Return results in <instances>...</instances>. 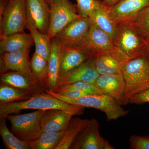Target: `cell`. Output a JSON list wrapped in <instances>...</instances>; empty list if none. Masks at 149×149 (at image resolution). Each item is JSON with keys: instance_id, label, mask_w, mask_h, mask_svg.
Wrapping results in <instances>:
<instances>
[{"instance_id": "6da1fadb", "label": "cell", "mask_w": 149, "mask_h": 149, "mask_svg": "<svg viewBox=\"0 0 149 149\" xmlns=\"http://www.w3.org/2000/svg\"><path fill=\"white\" fill-rule=\"evenodd\" d=\"M125 83L124 105L131 97L149 88V57L141 54L128 59L123 68Z\"/></svg>"}, {"instance_id": "7a4b0ae2", "label": "cell", "mask_w": 149, "mask_h": 149, "mask_svg": "<svg viewBox=\"0 0 149 149\" xmlns=\"http://www.w3.org/2000/svg\"><path fill=\"white\" fill-rule=\"evenodd\" d=\"M45 91L67 103L100 110L106 114L108 121L117 120L129 113V111L124 109L117 101L105 94H92L77 98H71L49 89H45Z\"/></svg>"}, {"instance_id": "3957f363", "label": "cell", "mask_w": 149, "mask_h": 149, "mask_svg": "<svg viewBox=\"0 0 149 149\" xmlns=\"http://www.w3.org/2000/svg\"><path fill=\"white\" fill-rule=\"evenodd\" d=\"M77 106L62 101L45 91L25 100L0 104V118H6L9 115L17 113L22 110L68 109Z\"/></svg>"}, {"instance_id": "277c9868", "label": "cell", "mask_w": 149, "mask_h": 149, "mask_svg": "<svg viewBox=\"0 0 149 149\" xmlns=\"http://www.w3.org/2000/svg\"><path fill=\"white\" fill-rule=\"evenodd\" d=\"M0 11L1 37L24 32L27 29L25 0H8Z\"/></svg>"}, {"instance_id": "5b68a950", "label": "cell", "mask_w": 149, "mask_h": 149, "mask_svg": "<svg viewBox=\"0 0 149 149\" xmlns=\"http://www.w3.org/2000/svg\"><path fill=\"white\" fill-rule=\"evenodd\" d=\"M45 111H37L20 115H9L6 119L11 125V132L21 141L30 142L37 139L43 133L41 119Z\"/></svg>"}, {"instance_id": "8992f818", "label": "cell", "mask_w": 149, "mask_h": 149, "mask_svg": "<svg viewBox=\"0 0 149 149\" xmlns=\"http://www.w3.org/2000/svg\"><path fill=\"white\" fill-rule=\"evenodd\" d=\"M146 38L131 24H118L115 47L128 59L142 54Z\"/></svg>"}, {"instance_id": "52a82bcc", "label": "cell", "mask_w": 149, "mask_h": 149, "mask_svg": "<svg viewBox=\"0 0 149 149\" xmlns=\"http://www.w3.org/2000/svg\"><path fill=\"white\" fill-rule=\"evenodd\" d=\"M50 19L48 36L50 40L72 20L81 16L76 4L70 0H51Z\"/></svg>"}, {"instance_id": "ba28073f", "label": "cell", "mask_w": 149, "mask_h": 149, "mask_svg": "<svg viewBox=\"0 0 149 149\" xmlns=\"http://www.w3.org/2000/svg\"><path fill=\"white\" fill-rule=\"evenodd\" d=\"M98 121L93 118L79 133L70 149H114L109 142L102 137Z\"/></svg>"}, {"instance_id": "9c48e42d", "label": "cell", "mask_w": 149, "mask_h": 149, "mask_svg": "<svg viewBox=\"0 0 149 149\" xmlns=\"http://www.w3.org/2000/svg\"><path fill=\"white\" fill-rule=\"evenodd\" d=\"M85 107L77 106L72 109L47 110L42 116L41 125L43 132L65 130L72 116L82 114Z\"/></svg>"}, {"instance_id": "30bf717a", "label": "cell", "mask_w": 149, "mask_h": 149, "mask_svg": "<svg viewBox=\"0 0 149 149\" xmlns=\"http://www.w3.org/2000/svg\"><path fill=\"white\" fill-rule=\"evenodd\" d=\"M25 5L27 23L48 35L50 8L47 0H25Z\"/></svg>"}, {"instance_id": "8fae6325", "label": "cell", "mask_w": 149, "mask_h": 149, "mask_svg": "<svg viewBox=\"0 0 149 149\" xmlns=\"http://www.w3.org/2000/svg\"><path fill=\"white\" fill-rule=\"evenodd\" d=\"M149 6V0H120L111 7L107 8L118 25L132 23L140 12Z\"/></svg>"}, {"instance_id": "7c38bea8", "label": "cell", "mask_w": 149, "mask_h": 149, "mask_svg": "<svg viewBox=\"0 0 149 149\" xmlns=\"http://www.w3.org/2000/svg\"><path fill=\"white\" fill-rule=\"evenodd\" d=\"M78 46L93 56L115 48L113 40L109 35L92 22Z\"/></svg>"}, {"instance_id": "4fadbf2b", "label": "cell", "mask_w": 149, "mask_h": 149, "mask_svg": "<svg viewBox=\"0 0 149 149\" xmlns=\"http://www.w3.org/2000/svg\"><path fill=\"white\" fill-rule=\"evenodd\" d=\"M93 56L96 70L100 74L122 73L123 68L128 59L116 48Z\"/></svg>"}, {"instance_id": "5bb4252c", "label": "cell", "mask_w": 149, "mask_h": 149, "mask_svg": "<svg viewBox=\"0 0 149 149\" xmlns=\"http://www.w3.org/2000/svg\"><path fill=\"white\" fill-rule=\"evenodd\" d=\"M30 49H24L1 54V74L10 71H18L26 73L34 77L30 67L29 58Z\"/></svg>"}, {"instance_id": "9a60e30c", "label": "cell", "mask_w": 149, "mask_h": 149, "mask_svg": "<svg viewBox=\"0 0 149 149\" xmlns=\"http://www.w3.org/2000/svg\"><path fill=\"white\" fill-rule=\"evenodd\" d=\"M91 23L90 17L80 16L70 22L54 37L64 44L78 46L88 32Z\"/></svg>"}, {"instance_id": "2e32d148", "label": "cell", "mask_w": 149, "mask_h": 149, "mask_svg": "<svg viewBox=\"0 0 149 149\" xmlns=\"http://www.w3.org/2000/svg\"><path fill=\"white\" fill-rule=\"evenodd\" d=\"M100 75L96 70L93 56L80 66L61 76L56 87L78 82L95 84Z\"/></svg>"}, {"instance_id": "e0dca14e", "label": "cell", "mask_w": 149, "mask_h": 149, "mask_svg": "<svg viewBox=\"0 0 149 149\" xmlns=\"http://www.w3.org/2000/svg\"><path fill=\"white\" fill-rule=\"evenodd\" d=\"M61 42L59 77L80 66L93 56L92 54L79 46L67 45Z\"/></svg>"}, {"instance_id": "ac0fdd59", "label": "cell", "mask_w": 149, "mask_h": 149, "mask_svg": "<svg viewBox=\"0 0 149 149\" xmlns=\"http://www.w3.org/2000/svg\"><path fill=\"white\" fill-rule=\"evenodd\" d=\"M95 85L105 94L124 105L125 83L122 73L100 74Z\"/></svg>"}, {"instance_id": "d6986e66", "label": "cell", "mask_w": 149, "mask_h": 149, "mask_svg": "<svg viewBox=\"0 0 149 149\" xmlns=\"http://www.w3.org/2000/svg\"><path fill=\"white\" fill-rule=\"evenodd\" d=\"M0 81L1 83L28 91L33 95L45 92L46 89L34 77L18 71H10L1 74Z\"/></svg>"}, {"instance_id": "ffe728a7", "label": "cell", "mask_w": 149, "mask_h": 149, "mask_svg": "<svg viewBox=\"0 0 149 149\" xmlns=\"http://www.w3.org/2000/svg\"><path fill=\"white\" fill-rule=\"evenodd\" d=\"M0 39L1 54L30 49L34 45L30 33L24 32L2 36Z\"/></svg>"}, {"instance_id": "44dd1931", "label": "cell", "mask_w": 149, "mask_h": 149, "mask_svg": "<svg viewBox=\"0 0 149 149\" xmlns=\"http://www.w3.org/2000/svg\"><path fill=\"white\" fill-rule=\"evenodd\" d=\"M62 42L57 38L52 39V49L48 60V89L53 90L59 77Z\"/></svg>"}, {"instance_id": "7402d4cb", "label": "cell", "mask_w": 149, "mask_h": 149, "mask_svg": "<svg viewBox=\"0 0 149 149\" xmlns=\"http://www.w3.org/2000/svg\"><path fill=\"white\" fill-rule=\"evenodd\" d=\"M89 17L92 23L106 32L114 41L118 25L110 15L107 8L103 5L102 1L99 8Z\"/></svg>"}, {"instance_id": "603a6c76", "label": "cell", "mask_w": 149, "mask_h": 149, "mask_svg": "<svg viewBox=\"0 0 149 149\" xmlns=\"http://www.w3.org/2000/svg\"><path fill=\"white\" fill-rule=\"evenodd\" d=\"M89 120L88 119H82L79 117L72 118L65 130L63 138L55 149H70L76 137Z\"/></svg>"}, {"instance_id": "cb8c5ba5", "label": "cell", "mask_w": 149, "mask_h": 149, "mask_svg": "<svg viewBox=\"0 0 149 149\" xmlns=\"http://www.w3.org/2000/svg\"><path fill=\"white\" fill-rule=\"evenodd\" d=\"M64 131L43 132L40 137L28 142L30 149H55L63 138Z\"/></svg>"}, {"instance_id": "d4e9b609", "label": "cell", "mask_w": 149, "mask_h": 149, "mask_svg": "<svg viewBox=\"0 0 149 149\" xmlns=\"http://www.w3.org/2000/svg\"><path fill=\"white\" fill-rule=\"evenodd\" d=\"M26 28L30 32L35 46V52L49 60L52 49V40L27 23Z\"/></svg>"}, {"instance_id": "484cf974", "label": "cell", "mask_w": 149, "mask_h": 149, "mask_svg": "<svg viewBox=\"0 0 149 149\" xmlns=\"http://www.w3.org/2000/svg\"><path fill=\"white\" fill-rule=\"evenodd\" d=\"M30 64L35 80L45 89H48V61L35 52L32 56Z\"/></svg>"}, {"instance_id": "4316f807", "label": "cell", "mask_w": 149, "mask_h": 149, "mask_svg": "<svg viewBox=\"0 0 149 149\" xmlns=\"http://www.w3.org/2000/svg\"><path fill=\"white\" fill-rule=\"evenodd\" d=\"M0 85V104L25 100L35 95L8 84Z\"/></svg>"}, {"instance_id": "83f0119b", "label": "cell", "mask_w": 149, "mask_h": 149, "mask_svg": "<svg viewBox=\"0 0 149 149\" xmlns=\"http://www.w3.org/2000/svg\"><path fill=\"white\" fill-rule=\"evenodd\" d=\"M6 118H0V135L8 149H30L27 142L18 139L9 130L6 124Z\"/></svg>"}, {"instance_id": "f1b7e54d", "label": "cell", "mask_w": 149, "mask_h": 149, "mask_svg": "<svg viewBox=\"0 0 149 149\" xmlns=\"http://www.w3.org/2000/svg\"><path fill=\"white\" fill-rule=\"evenodd\" d=\"M52 91L56 92L75 91L91 94H105L102 91L97 88L95 84L84 82H75L70 84L60 85L56 87Z\"/></svg>"}, {"instance_id": "f546056e", "label": "cell", "mask_w": 149, "mask_h": 149, "mask_svg": "<svg viewBox=\"0 0 149 149\" xmlns=\"http://www.w3.org/2000/svg\"><path fill=\"white\" fill-rule=\"evenodd\" d=\"M145 38L149 36V6L142 10L135 20L130 23Z\"/></svg>"}, {"instance_id": "4dcf8cb0", "label": "cell", "mask_w": 149, "mask_h": 149, "mask_svg": "<svg viewBox=\"0 0 149 149\" xmlns=\"http://www.w3.org/2000/svg\"><path fill=\"white\" fill-rule=\"evenodd\" d=\"M78 13L81 16L90 17L100 6L102 0H75Z\"/></svg>"}, {"instance_id": "1f68e13d", "label": "cell", "mask_w": 149, "mask_h": 149, "mask_svg": "<svg viewBox=\"0 0 149 149\" xmlns=\"http://www.w3.org/2000/svg\"><path fill=\"white\" fill-rule=\"evenodd\" d=\"M130 149H149V136L131 135L129 139Z\"/></svg>"}, {"instance_id": "d6a6232c", "label": "cell", "mask_w": 149, "mask_h": 149, "mask_svg": "<svg viewBox=\"0 0 149 149\" xmlns=\"http://www.w3.org/2000/svg\"><path fill=\"white\" fill-rule=\"evenodd\" d=\"M149 102V88L131 97L128 103L141 104Z\"/></svg>"}, {"instance_id": "836d02e7", "label": "cell", "mask_w": 149, "mask_h": 149, "mask_svg": "<svg viewBox=\"0 0 149 149\" xmlns=\"http://www.w3.org/2000/svg\"><path fill=\"white\" fill-rule=\"evenodd\" d=\"M56 93L71 98H77L83 96L92 95L90 93L75 91H62V92H56Z\"/></svg>"}, {"instance_id": "e575fe53", "label": "cell", "mask_w": 149, "mask_h": 149, "mask_svg": "<svg viewBox=\"0 0 149 149\" xmlns=\"http://www.w3.org/2000/svg\"><path fill=\"white\" fill-rule=\"evenodd\" d=\"M120 1V0H102V3L105 7L109 8L116 4Z\"/></svg>"}, {"instance_id": "d590c367", "label": "cell", "mask_w": 149, "mask_h": 149, "mask_svg": "<svg viewBox=\"0 0 149 149\" xmlns=\"http://www.w3.org/2000/svg\"><path fill=\"white\" fill-rule=\"evenodd\" d=\"M142 54H144L149 57V36L146 38V42L144 46Z\"/></svg>"}, {"instance_id": "8d00e7d4", "label": "cell", "mask_w": 149, "mask_h": 149, "mask_svg": "<svg viewBox=\"0 0 149 149\" xmlns=\"http://www.w3.org/2000/svg\"><path fill=\"white\" fill-rule=\"evenodd\" d=\"M47 1L49 4V5L50 6V4L51 0H47Z\"/></svg>"}]
</instances>
